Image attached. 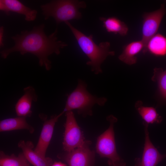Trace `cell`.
Wrapping results in <instances>:
<instances>
[{"label": "cell", "instance_id": "ffe728a7", "mask_svg": "<svg viewBox=\"0 0 166 166\" xmlns=\"http://www.w3.org/2000/svg\"><path fill=\"white\" fill-rule=\"evenodd\" d=\"M152 80L157 83L160 99L166 102V69L164 71L160 68H154Z\"/></svg>", "mask_w": 166, "mask_h": 166}, {"label": "cell", "instance_id": "ac0fdd59", "mask_svg": "<svg viewBox=\"0 0 166 166\" xmlns=\"http://www.w3.org/2000/svg\"><path fill=\"white\" fill-rule=\"evenodd\" d=\"M142 104L141 101H138L135 103V107L144 120L143 122L148 124L154 123H159L161 122L162 117L157 113L155 108L144 106Z\"/></svg>", "mask_w": 166, "mask_h": 166}, {"label": "cell", "instance_id": "9a60e30c", "mask_svg": "<svg viewBox=\"0 0 166 166\" xmlns=\"http://www.w3.org/2000/svg\"><path fill=\"white\" fill-rule=\"evenodd\" d=\"M25 117L7 118L0 122V131L3 132L25 129L31 133L34 132V129L27 122Z\"/></svg>", "mask_w": 166, "mask_h": 166}, {"label": "cell", "instance_id": "5bb4252c", "mask_svg": "<svg viewBox=\"0 0 166 166\" xmlns=\"http://www.w3.org/2000/svg\"><path fill=\"white\" fill-rule=\"evenodd\" d=\"M144 48L143 42L140 41L131 42L123 47L122 53L119 56V59L124 63L131 65L137 61L136 56Z\"/></svg>", "mask_w": 166, "mask_h": 166}, {"label": "cell", "instance_id": "52a82bcc", "mask_svg": "<svg viewBox=\"0 0 166 166\" xmlns=\"http://www.w3.org/2000/svg\"><path fill=\"white\" fill-rule=\"evenodd\" d=\"M91 142L87 140L82 146L68 152L60 155L58 158L67 163L69 166H93L95 152L89 146Z\"/></svg>", "mask_w": 166, "mask_h": 166}, {"label": "cell", "instance_id": "44dd1931", "mask_svg": "<svg viewBox=\"0 0 166 166\" xmlns=\"http://www.w3.org/2000/svg\"><path fill=\"white\" fill-rule=\"evenodd\" d=\"M4 33V28L3 26L0 27V47H3L4 45L3 43V37Z\"/></svg>", "mask_w": 166, "mask_h": 166}, {"label": "cell", "instance_id": "277c9868", "mask_svg": "<svg viewBox=\"0 0 166 166\" xmlns=\"http://www.w3.org/2000/svg\"><path fill=\"white\" fill-rule=\"evenodd\" d=\"M86 7L84 1L74 0H53L40 6L45 19L52 17L57 24L70 20L81 19L82 15L79 9Z\"/></svg>", "mask_w": 166, "mask_h": 166}, {"label": "cell", "instance_id": "9c48e42d", "mask_svg": "<svg viewBox=\"0 0 166 166\" xmlns=\"http://www.w3.org/2000/svg\"><path fill=\"white\" fill-rule=\"evenodd\" d=\"M144 126L145 141L141 159H136L135 166H156L164 158L166 154H161L151 142L148 130V124L143 122Z\"/></svg>", "mask_w": 166, "mask_h": 166}, {"label": "cell", "instance_id": "7402d4cb", "mask_svg": "<svg viewBox=\"0 0 166 166\" xmlns=\"http://www.w3.org/2000/svg\"><path fill=\"white\" fill-rule=\"evenodd\" d=\"M51 166H67V165L60 162H55L53 163Z\"/></svg>", "mask_w": 166, "mask_h": 166}, {"label": "cell", "instance_id": "7c38bea8", "mask_svg": "<svg viewBox=\"0 0 166 166\" xmlns=\"http://www.w3.org/2000/svg\"><path fill=\"white\" fill-rule=\"evenodd\" d=\"M23 92V95L15 105V109L18 117H26L31 115L32 102L37 101L38 96L34 88L31 86L25 88Z\"/></svg>", "mask_w": 166, "mask_h": 166}, {"label": "cell", "instance_id": "5b68a950", "mask_svg": "<svg viewBox=\"0 0 166 166\" xmlns=\"http://www.w3.org/2000/svg\"><path fill=\"white\" fill-rule=\"evenodd\" d=\"M107 119L110 125L108 128L98 137L96 146V152L101 157L108 159L110 166H125V163L118 155L116 148L113 127L117 119L110 115Z\"/></svg>", "mask_w": 166, "mask_h": 166}, {"label": "cell", "instance_id": "ba28073f", "mask_svg": "<svg viewBox=\"0 0 166 166\" xmlns=\"http://www.w3.org/2000/svg\"><path fill=\"white\" fill-rule=\"evenodd\" d=\"M166 13L164 4H162L158 9L150 12L145 13L143 15L141 40L144 43V52L149 39L157 34L162 19Z\"/></svg>", "mask_w": 166, "mask_h": 166}, {"label": "cell", "instance_id": "4fadbf2b", "mask_svg": "<svg viewBox=\"0 0 166 166\" xmlns=\"http://www.w3.org/2000/svg\"><path fill=\"white\" fill-rule=\"evenodd\" d=\"M18 146L28 161L34 166H51L53 163L50 158L43 157L33 150L34 144L31 141L21 140Z\"/></svg>", "mask_w": 166, "mask_h": 166}, {"label": "cell", "instance_id": "30bf717a", "mask_svg": "<svg viewBox=\"0 0 166 166\" xmlns=\"http://www.w3.org/2000/svg\"><path fill=\"white\" fill-rule=\"evenodd\" d=\"M65 113L62 111L50 119H45L34 151L44 157H46L47 149L52 138L54 127L58 119Z\"/></svg>", "mask_w": 166, "mask_h": 166}, {"label": "cell", "instance_id": "6da1fadb", "mask_svg": "<svg viewBox=\"0 0 166 166\" xmlns=\"http://www.w3.org/2000/svg\"><path fill=\"white\" fill-rule=\"evenodd\" d=\"M44 27V24H42L34 26L30 31L23 30L20 34L12 36L14 45L1 51V57L6 59L10 54L16 52H19L22 55L31 53L38 57L40 66L44 67L47 71L49 70L52 65L49 56L53 53L59 54L60 49L68 45L58 40L57 29L47 36L45 33Z\"/></svg>", "mask_w": 166, "mask_h": 166}, {"label": "cell", "instance_id": "8992f818", "mask_svg": "<svg viewBox=\"0 0 166 166\" xmlns=\"http://www.w3.org/2000/svg\"><path fill=\"white\" fill-rule=\"evenodd\" d=\"M65 132L63 146L66 152L83 146L86 142L72 111L65 113Z\"/></svg>", "mask_w": 166, "mask_h": 166}, {"label": "cell", "instance_id": "3957f363", "mask_svg": "<svg viewBox=\"0 0 166 166\" xmlns=\"http://www.w3.org/2000/svg\"><path fill=\"white\" fill-rule=\"evenodd\" d=\"M87 85L83 80L79 79L76 88L67 97L65 113L77 110L78 113L84 117L93 114L92 109L95 104L102 106L107 101L105 97H97L90 93L87 89Z\"/></svg>", "mask_w": 166, "mask_h": 166}, {"label": "cell", "instance_id": "d6986e66", "mask_svg": "<svg viewBox=\"0 0 166 166\" xmlns=\"http://www.w3.org/2000/svg\"><path fill=\"white\" fill-rule=\"evenodd\" d=\"M0 166H30V163L22 153L18 156L14 154L8 155L0 152Z\"/></svg>", "mask_w": 166, "mask_h": 166}, {"label": "cell", "instance_id": "2e32d148", "mask_svg": "<svg viewBox=\"0 0 166 166\" xmlns=\"http://www.w3.org/2000/svg\"><path fill=\"white\" fill-rule=\"evenodd\" d=\"M147 52L156 56L166 55V37L161 34H156L148 41L143 53Z\"/></svg>", "mask_w": 166, "mask_h": 166}, {"label": "cell", "instance_id": "8fae6325", "mask_svg": "<svg viewBox=\"0 0 166 166\" xmlns=\"http://www.w3.org/2000/svg\"><path fill=\"white\" fill-rule=\"evenodd\" d=\"M0 10L8 16L10 12L23 15L27 21L34 20L38 13L36 10L31 9L17 0H0Z\"/></svg>", "mask_w": 166, "mask_h": 166}, {"label": "cell", "instance_id": "7a4b0ae2", "mask_svg": "<svg viewBox=\"0 0 166 166\" xmlns=\"http://www.w3.org/2000/svg\"><path fill=\"white\" fill-rule=\"evenodd\" d=\"M64 22L70 29L82 52L89 58V60L86 64L91 67V71L95 74L101 73V64L108 56L115 54L114 51L110 50V43L103 42L97 45L93 40L92 35L87 36L75 28L69 21Z\"/></svg>", "mask_w": 166, "mask_h": 166}, {"label": "cell", "instance_id": "e0dca14e", "mask_svg": "<svg viewBox=\"0 0 166 166\" xmlns=\"http://www.w3.org/2000/svg\"><path fill=\"white\" fill-rule=\"evenodd\" d=\"M100 19L103 23V26L109 33L125 36L128 33V28L123 22L118 18L112 17L108 18L100 17Z\"/></svg>", "mask_w": 166, "mask_h": 166}]
</instances>
